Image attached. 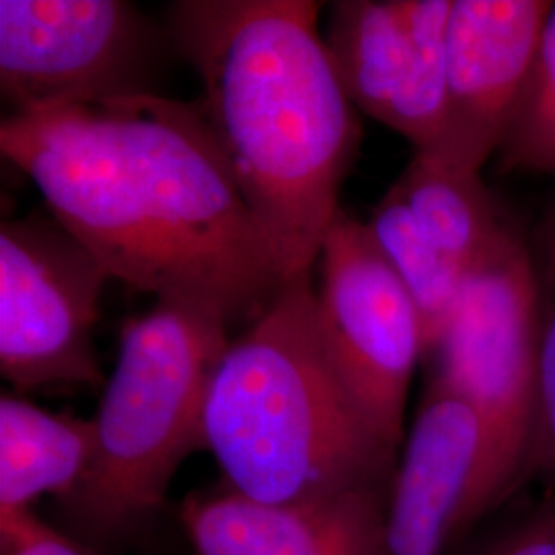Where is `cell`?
I'll use <instances>...</instances> for the list:
<instances>
[{"label":"cell","mask_w":555,"mask_h":555,"mask_svg":"<svg viewBox=\"0 0 555 555\" xmlns=\"http://www.w3.org/2000/svg\"><path fill=\"white\" fill-rule=\"evenodd\" d=\"M476 555H555V490Z\"/></svg>","instance_id":"19"},{"label":"cell","mask_w":555,"mask_h":555,"mask_svg":"<svg viewBox=\"0 0 555 555\" xmlns=\"http://www.w3.org/2000/svg\"><path fill=\"white\" fill-rule=\"evenodd\" d=\"M366 227L416 305L424 323L426 357L444 334L463 284V270L447 258L417 224L393 188L378 199Z\"/></svg>","instance_id":"15"},{"label":"cell","mask_w":555,"mask_h":555,"mask_svg":"<svg viewBox=\"0 0 555 555\" xmlns=\"http://www.w3.org/2000/svg\"><path fill=\"white\" fill-rule=\"evenodd\" d=\"M533 245L539 286L535 422L527 479H541L555 490V196L537 224Z\"/></svg>","instance_id":"17"},{"label":"cell","mask_w":555,"mask_h":555,"mask_svg":"<svg viewBox=\"0 0 555 555\" xmlns=\"http://www.w3.org/2000/svg\"><path fill=\"white\" fill-rule=\"evenodd\" d=\"M539 286L533 245L516 222L463 274L453 315L430 357L476 410L483 451L455 525L456 539L516 492L527 476L535 422Z\"/></svg>","instance_id":"5"},{"label":"cell","mask_w":555,"mask_h":555,"mask_svg":"<svg viewBox=\"0 0 555 555\" xmlns=\"http://www.w3.org/2000/svg\"><path fill=\"white\" fill-rule=\"evenodd\" d=\"M494 157L504 173L555 176V2Z\"/></svg>","instance_id":"16"},{"label":"cell","mask_w":555,"mask_h":555,"mask_svg":"<svg viewBox=\"0 0 555 555\" xmlns=\"http://www.w3.org/2000/svg\"><path fill=\"white\" fill-rule=\"evenodd\" d=\"M483 451L476 410L433 377L387 496L383 555H444Z\"/></svg>","instance_id":"12"},{"label":"cell","mask_w":555,"mask_h":555,"mask_svg":"<svg viewBox=\"0 0 555 555\" xmlns=\"http://www.w3.org/2000/svg\"><path fill=\"white\" fill-rule=\"evenodd\" d=\"M204 451L227 488L268 504L391 488L399 451L325 354L311 274L284 282L229 341L208 387Z\"/></svg>","instance_id":"3"},{"label":"cell","mask_w":555,"mask_h":555,"mask_svg":"<svg viewBox=\"0 0 555 555\" xmlns=\"http://www.w3.org/2000/svg\"><path fill=\"white\" fill-rule=\"evenodd\" d=\"M95 453L93 417L52 414L17 396L0 397V518L64 500Z\"/></svg>","instance_id":"13"},{"label":"cell","mask_w":555,"mask_h":555,"mask_svg":"<svg viewBox=\"0 0 555 555\" xmlns=\"http://www.w3.org/2000/svg\"><path fill=\"white\" fill-rule=\"evenodd\" d=\"M0 151L140 293L249 325L284 284L199 103L149 93L9 114Z\"/></svg>","instance_id":"1"},{"label":"cell","mask_w":555,"mask_h":555,"mask_svg":"<svg viewBox=\"0 0 555 555\" xmlns=\"http://www.w3.org/2000/svg\"><path fill=\"white\" fill-rule=\"evenodd\" d=\"M453 0H339L325 43L354 107L437 146L447 128V25Z\"/></svg>","instance_id":"9"},{"label":"cell","mask_w":555,"mask_h":555,"mask_svg":"<svg viewBox=\"0 0 555 555\" xmlns=\"http://www.w3.org/2000/svg\"><path fill=\"white\" fill-rule=\"evenodd\" d=\"M552 0H453L447 25V128L430 153L481 173L522 89Z\"/></svg>","instance_id":"10"},{"label":"cell","mask_w":555,"mask_h":555,"mask_svg":"<svg viewBox=\"0 0 555 555\" xmlns=\"http://www.w3.org/2000/svg\"><path fill=\"white\" fill-rule=\"evenodd\" d=\"M315 315L325 354L364 416L393 449L405 440V405L426 357L416 305L371 235L339 210L319 254Z\"/></svg>","instance_id":"6"},{"label":"cell","mask_w":555,"mask_h":555,"mask_svg":"<svg viewBox=\"0 0 555 555\" xmlns=\"http://www.w3.org/2000/svg\"><path fill=\"white\" fill-rule=\"evenodd\" d=\"M107 270L52 215L0 227V373L15 389L103 387L93 330Z\"/></svg>","instance_id":"7"},{"label":"cell","mask_w":555,"mask_h":555,"mask_svg":"<svg viewBox=\"0 0 555 555\" xmlns=\"http://www.w3.org/2000/svg\"><path fill=\"white\" fill-rule=\"evenodd\" d=\"M389 490L268 504L224 483L181 502L194 555H383Z\"/></svg>","instance_id":"11"},{"label":"cell","mask_w":555,"mask_h":555,"mask_svg":"<svg viewBox=\"0 0 555 555\" xmlns=\"http://www.w3.org/2000/svg\"><path fill=\"white\" fill-rule=\"evenodd\" d=\"M163 36L126 0H0V91L11 114L149 95Z\"/></svg>","instance_id":"8"},{"label":"cell","mask_w":555,"mask_h":555,"mask_svg":"<svg viewBox=\"0 0 555 555\" xmlns=\"http://www.w3.org/2000/svg\"><path fill=\"white\" fill-rule=\"evenodd\" d=\"M391 188L422 231L463 274L488 254L511 222L500 212L481 173L430 153L416 151Z\"/></svg>","instance_id":"14"},{"label":"cell","mask_w":555,"mask_h":555,"mask_svg":"<svg viewBox=\"0 0 555 555\" xmlns=\"http://www.w3.org/2000/svg\"><path fill=\"white\" fill-rule=\"evenodd\" d=\"M2 555H95L79 539L62 535L34 511L0 518Z\"/></svg>","instance_id":"18"},{"label":"cell","mask_w":555,"mask_h":555,"mask_svg":"<svg viewBox=\"0 0 555 555\" xmlns=\"http://www.w3.org/2000/svg\"><path fill=\"white\" fill-rule=\"evenodd\" d=\"M311 0H181L169 36L284 282L311 274L362 139Z\"/></svg>","instance_id":"2"},{"label":"cell","mask_w":555,"mask_h":555,"mask_svg":"<svg viewBox=\"0 0 555 555\" xmlns=\"http://www.w3.org/2000/svg\"><path fill=\"white\" fill-rule=\"evenodd\" d=\"M231 323L188 300H157L126 319L105 380L95 453L60 508L85 545H119L159 513L181 461L204 451L208 387Z\"/></svg>","instance_id":"4"}]
</instances>
